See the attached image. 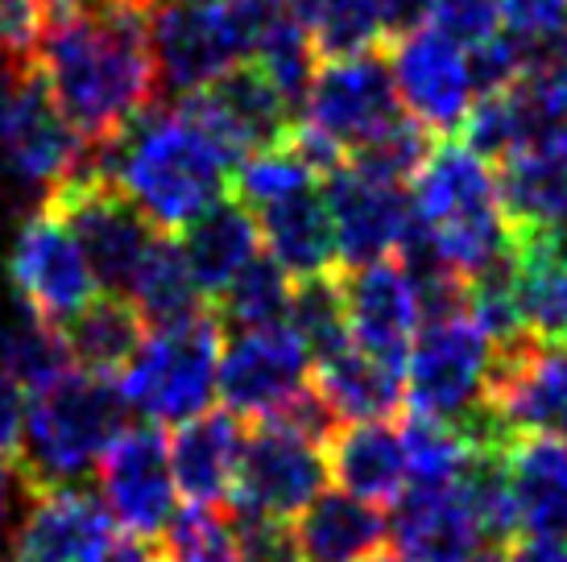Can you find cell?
I'll return each mask as SVG.
<instances>
[{"label":"cell","mask_w":567,"mask_h":562,"mask_svg":"<svg viewBox=\"0 0 567 562\" xmlns=\"http://www.w3.org/2000/svg\"><path fill=\"white\" fill-rule=\"evenodd\" d=\"M261 228V244L278 266L295 281L323 278L340 266V249H336V223H331V207L323 195V183L302 187L295 195H282L274 204L249 207Z\"/></svg>","instance_id":"44dd1931"},{"label":"cell","mask_w":567,"mask_h":562,"mask_svg":"<svg viewBox=\"0 0 567 562\" xmlns=\"http://www.w3.org/2000/svg\"><path fill=\"white\" fill-rule=\"evenodd\" d=\"M369 562H406V559H402L398 550H378V554H373Z\"/></svg>","instance_id":"816d5d0a"},{"label":"cell","mask_w":567,"mask_h":562,"mask_svg":"<svg viewBox=\"0 0 567 562\" xmlns=\"http://www.w3.org/2000/svg\"><path fill=\"white\" fill-rule=\"evenodd\" d=\"M25 385H17L13 376L0 368V464H17L21 438H25Z\"/></svg>","instance_id":"f6af8a7d"},{"label":"cell","mask_w":567,"mask_h":562,"mask_svg":"<svg viewBox=\"0 0 567 562\" xmlns=\"http://www.w3.org/2000/svg\"><path fill=\"white\" fill-rule=\"evenodd\" d=\"M17 488L21 476H17L13 464H0V562H9V550H13V530H17Z\"/></svg>","instance_id":"7dc6e473"},{"label":"cell","mask_w":567,"mask_h":562,"mask_svg":"<svg viewBox=\"0 0 567 562\" xmlns=\"http://www.w3.org/2000/svg\"><path fill=\"white\" fill-rule=\"evenodd\" d=\"M171 447V468L178 497L204 509H228L233 485H237L240 447H245V426L233 409H207L199 418L174 426L166 438Z\"/></svg>","instance_id":"ffe728a7"},{"label":"cell","mask_w":567,"mask_h":562,"mask_svg":"<svg viewBox=\"0 0 567 562\" xmlns=\"http://www.w3.org/2000/svg\"><path fill=\"white\" fill-rule=\"evenodd\" d=\"M133 4H145V9H150V4H154V0H133Z\"/></svg>","instance_id":"db71d44e"},{"label":"cell","mask_w":567,"mask_h":562,"mask_svg":"<svg viewBox=\"0 0 567 562\" xmlns=\"http://www.w3.org/2000/svg\"><path fill=\"white\" fill-rule=\"evenodd\" d=\"M485 397L514 435L567 438V344L526 340L493 352Z\"/></svg>","instance_id":"2e32d148"},{"label":"cell","mask_w":567,"mask_h":562,"mask_svg":"<svg viewBox=\"0 0 567 562\" xmlns=\"http://www.w3.org/2000/svg\"><path fill=\"white\" fill-rule=\"evenodd\" d=\"M100 562H162V550L154 547V542L125 538V542H112V550Z\"/></svg>","instance_id":"681fc988"},{"label":"cell","mask_w":567,"mask_h":562,"mask_svg":"<svg viewBox=\"0 0 567 562\" xmlns=\"http://www.w3.org/2000/svg\"><path fill=\"white\" fill-rule=\"evenodd\" d=\"M249 13H257V17H266V13H282V9H290L295 0H240Z\"/></svg>","instance_id":"f907efd6"},{"label":"cell","mask_w":567,"mask_h":562,"mask_svg":"<svg viewBox=\"0 0 567 562\" xmlns=\"http://www.w3.org/2000/svg\"><path fill=\"white\" fill-rule=\"evenodd\" d=\"M252 63L278 83V92L299 108V121H302V104H307V92H311V83H316L319 54H316V46H311V38H307V30L299 25L295 9L257 17Z\"/></svg>","instance_id":"e575fe53"},{"label":"cell","mask_w":567,"mask_h":562,"mask_svg":"<svg viewBox=\"0 0 567 562\" xmlns=\"http://www.w3.org/2000/svg\"><path fill=\"white\" fill-rule=\"evenodd\" d=\"M302 562H369L390 538V517L381 504L348 497L344 488H323L295 517Z\"/></svg>","instance_id":"4316f807"},{"label":"cell","mask_w":567,"mask_h":562,"mask_svg":"<svg viewBox=\"0 0 567 562\" xmlns=\"http://www.w3.org/2000/svg\"><path fill=\"white\" fill-rule=\"evenodd\" d=\"M178 244H183V257L199 290L212 302L261 257V228L245 199L224 195L220 204H212L204 216H195L178 232Z\"/></svg>","instance_id":"603a6c76"},{"label":"cell","mask_w":567,"mask_h":562,"mask_svg":"<svg viewBox=\"0 0 567 562\" xmlns=\"http://www.w3.org/2000/svg\"><path fill=\"white\" fill-rule=\"evenodd\" d=\"M502 207L514 223L567 228V137L526 145L497 166Z\"/></svg>","instance_id":"f1b7e54d"},{"label":"cell","mask_w":567,"mask_h":562,"mask_svg":"<svg viewBox=\"0 0 567 562\" xmlns=\"http://www.w3.org/2000/svg\"><path fill=\"white\" fill-rule=\"evenodd\" d=\"M328 480L331 476L323 447H311V443L286 435L269 422H252L245 430L228 509L295 521L328 488Z\"/></svg>","instance_id":"4fadbf2b"},{"label":"cell","mask_w":567,"mask_h":562,"mask_svg":"<svg viewBox=\"0 0 567 562\" xmlns=\"http://www.w3.org/2000/svg\"><path fill=\"white\" fill-rule=\"evenodd\" d=\"M311 347L290 323L233 331L220 347V397L237 418L261 422L311 381Z\"/></svg>","instance_id":"5bb4252c"},{"label":"cell","mask_w":567,"mask_h":562,"mask_svg":"<svg viewBox=\"0 0 567 562\" xmlns=\"http://www.w3.org/2000/svg\"><path fill=\"white\" fill-rule=\"evenodd\" d=\"M125 298L137 306V314L145 319V327H154V331L178 327V323H190V319H199V314L212 311V306H207V294L199 290L195 273H190L187 257H183L178 236H171V232L154 236V244L145 252L142 269H137V278H133Z\"/></svg>","instance_id":"4dcf8cb0"},{"label":"cell","mask_w":567,"mask_h":562,"mask_svg":"<svg viewBox=\"0 0 567 562\" xmlns=\"http://www.w3.org/2000/svg\"><path fill=\"white\" fill-rule=\"evenodd\" d=\"M290 9H295L299 25L307 30V38H311L319 63L369 54L385 38L378 0H295Z\"/></svg>","instance_id":"1f68e13d"},{"label":"cell","mask_w":567,"mask_h":562,"mask_svg":"<svg viewBox=\"0 0 567 562\" xmlns=\"http://www.w3.org/2000/svg\"><path fill=\"white\" fill-rule=\"evenodd\" d=\"M50 9L42 0H0V59H33L47 33Z\"/></svg>","instance_id":"7bdbcfd3"},{"label":"cell","mask_w":567,"mask_h":562,"mask_svg":"<svg viewBox=\"0 0 567 562\" xmlns=\"http://www.w3.org/2000/svg\"><path fill=\"white\" fill-rule=\"evenodd\" d=\"M323 195H328L331 223H336L340 269L398 257L410 223H414V204L398 183L340 166L323 178Z\"/></svg>","instance_id":"9a60e30c"},{"label":"cell","mask_w":567,"mask_h":562,"mask_svg":"<svg viewBox=\"0 0 567 562\" xmlns=\"http://www.w3.org/2000/svg\"><path fill=\"white\" fill-rule=\"evenodd\" d=\"M493 344L473 314L423 323L406 356V402L414 414L456 422L464 409L485 402Z\"/></svg>","instance_id":"ba28073f"},{"label":"cell","mask_w":567,"mask_h":562,"mask_svg":"<svg viewBox=\"0 0 567 562\" xmlns=\"http://www.w3.org/2000/svg\"><path fill=\"white\" fill-rule=\"evenodd\" d=\"M178 108L216 140V149L233 162V170L245 157L286 145L290 133L299 128V108L278 92V83L252 59L224 71L204 92L178 100Z\"/></svg>","instance_id":"52a82bcc"},{"label":"cell","mask_w":567,"mask_h":562,"mask_svg":"<svg viewBox=\"0 0 567 562\" xmlns=\"http://www.w3.org/2000/svg\"><path fill=\"white\" fill-rule=\"evenodd\" d=\"M59 331L80 373L112 376V381L125 373L128 360L145 344V319L137 306L125 294H104V290Z\"/></svg>","instance_id":"f546056e"},{"label":"cell","mask_w":567,"mask_h":562,"mask_svg":"<svg viewBox=\"0 0 567 562\" xmlns=\"http://www.w3.org/2000/svg\"><path fill=\"white\" fill-rule=\"evenodd\" d=\"M38 83V63L33 59H0V154H4V140L13 133L17 116L25 95Z\"/></svg>","instance_id":"ee69618b"},{"label":"cell","mask_w":567,"mask_h":562,"mask_svg":"<svg viewBox=\"0 0 567 562\" xmlns=\"http://www.w3.org/2000/svg\"><path fill=\"white\" fill-rule=\"evenodd\" d=\"M257 13L240 0H154L150 4V50L162 95L204 92L224 71L252 59Z\"/></svg>","instance_id":"5b68a950"},{"label":"cell","mask_w":567,"mask_h":562,"mask_svg":"<svg viewBox=\"0 0 567 562\" xmlns=\"http://www.w3.org/2000/svg\"><path fill=\"white\" fill-rule=\"evenodd\" d=\"M410 204L414 216L426 228L447 223V219H464L488 207H502V178L497 166L485 162L473 145L464 140H443L435 145L419 174L410 178Z\"/></svg>","instance_id":"7402d4cb"},{"label":"cell","mask_w":567,"mask_h":562,"mask_svg":"<svg viewBox=\"0 0 567 562\" xmlns=\"http://www.w3.org/2000/svg\"><path fill=\"white\" fill-rule=\"evenodd\" d=\"M100 500L112 525L137 542H162L178 513V485H174L171 447L158 426L125 430L100 459Z\"/></svg>","instance_id":"8fae6325"},{"label":"cell","mask_w":567,"mask_h":562,"mask_svg":"<svg viewBox=\"0 0 567 562\" xmlns=\"http://www.w3.org/2000/svg\"><path fill=\"white\" fill-rule=\"evenodd\" d=\"M121 393L145 426L174 430L212 409L220 393V323L207 311L190 323L150 331L121 376Z\"/></svg>","instance_id":"277c9868"},{"label":"cell","mask_w":567,"mask_h":562,"mask_svg":"<svg viewBox=\"0 0 567 562\" xmlns=\"http://www.w3.org/2000/svg\"><path fill=\"white\" fill-rule=\"evenodd\" d=\"M497 4L505 30L518 33L535 50V66L567 50V0H497Z\"/></svg>","instance_id":"ab89813d"},{"label":"cell","mask_w":567,"mask_h":562,"mask_svg":"<svg viewBox=\"0 0 567 562\" xmlns=\"http://www.w3.org/2000/svg\"><path fill=\"white\" fill-rule=\"evenodd\" d=\"M502 562H567V542H538V538H526V542L505 550Z\"/></svg>","instance_id":"c3c4849f"},{"label":"cell","mask_w":567,"mask_h":562,"mask_svg":"<svg viewBox=\"0 0 567 562\" xmlns=\"http://www.w3.org/2000/svg\"><path fill=\"white\" fill-rule=\"evenodd\" d=\"M340 285H344L352 347H361L369 356L406 373L410 344L423 327V314H419V298H414V285H410L402 261L385 257L373 266L340 269Z\"/></svg>","instance_id":"ac0fdd59"},{"label":"cell","mask_w":567,"mask_h":562,"mask_svg":"<svg viewBox=\"0 0 567 562\" xmlns=\"http://www.w3.org/2000/svg\"><path fill=\"white\" fill-rule=\"evenodd\" d=\"M473 562H502V554H497V547H485Z\"/></svg>","instance_id":"f5cc1de1"},{"label":"cell","mask_w":567,"mask_h":562,"mask_svg":"<svg viewBox=\"0 0 567 562\" xmlns=\"http://www.w3.org/2000/svg\"><path fill=\"white\" fill-rule=\"evenodd\" d=\"M460 497L485 533V547H502L518 530L514 509V485H509V447L505 451H473L460 471Z\"/></svg>","instance_id":"d590c367"},{"label":"cell","mask_w":567,"mask_h":562,"mask_svg":"<svg viewBox=\"0 0 567 562\" xmlns=\"http://www.w3.org/2000/svg\"><path fill=\"white\" fill-rule=\"evenodd\" d=\"M402 447H406L410 485H456L473 455L452 422L426 418V414H410L402 422Z\"/></svg>","instance_id":"74e56055"},{"label":"cell","mask_w":567,"mask_h":562,"mask_svg":"<svg viewBox=\"0 0 567 562\" xmlns=\"http://www.w3.org/2000/svg\"><path fill=\"white\" fill-rule=\"evenodd\" d=\"M112 542L109 509L87 488L25 492L9 562H100Z\"/></svg>","instance_id":"e0dca14e"},{"label":"cell","mask_w":567,"mask_h":562,"mask_svg":"<svg viewBox=\"0 0 567 562\" xmlns=\"http://www.w3.org/2000/svg\"><path fill=\"white\" fill-rule=\"evenodd\" d=\"M381 4V25H385V38L394 42L402 33L419 30L431 21V4L435 0H378Z\"/></svg>","instance_id":"bcb514c9"},{"label":"cell","mask_w":567,"mask_h":562,"mask_svg":"<svg viewBox=\"0 0 567 562\" xmlns=\"http://www.w3.org/2000/svg\"><path fill=\"white\" fill-rule=\"evenodd\" d=\"M0 368L13 376L17 385H25L33 393L54 385L75 364H71L63 331L50 327L47 319H38L33 311L21 306V311H13L0 323Z\"/></svg>","instance_id":"836d02e7"},{"label":"cell","mask_w":567,"mask_h":562,"mask_svg":"<svg viewBox=\"0 0 567 562\" xmlns=\"http://www.w3.org/2000/svg\"><path fill=\"white\" fill-rule=\"evenodd\" d=\"M47 207L80 240L92 278L104 294H128L158 228L112 178L80 174L47 195Z\"/></svg>","instance_id":"8992f818"},{"label":"cell","mask_w":567,"mask_h":562,"mask_svg":"<svg viewBox=\"0 0 567 562\" xmlns=\"http://www.w3.org/2000/svg\"><path fill=\"white\" fill-rule=\"evenodd\" d=\"M128 402L121 381L71 368L47 389H33L25 409V438L17 455V476L25 492L80 488L109 447L125 435Z\"/></svg>","instance_id":"3957f363"},{"label":"cell","mask_w":567,"mask_h":562,"mask_svg":"<svg viewBox=\"0 0 567 562\" xmlns=\"http://www.w3.org/2000/svg\"><path fill=\"white\" fill-rule=\"evenodd\" d=\"M406 112L398 100L390 59L378 50L319 63L316 83L302 104V125L331 140L340 157H348L357 145L378 137L381 128H390Z\"/></svg>","instance_id":"9c48e42d"},{"label":"cell","mask_w":567,"mask_h":562,"mask_svg":"<svg viewBox=\"0 0 567 562\" xmlns=\"http://www.w3.org/2000/svg\"><path fill=\"white\" fill-rule=\"evenodd\" d=\"M522 323L538 344H567V228L514 223Z\"/></svg>","instance_id":"cb8c5ba5"},{"label":"cell","mask_w":567,"mask_h":562,"mask_svg":"<svg viewBox=\"0 0 567 562\" xmlns=\"http://www.w3.org/2000/svg\"><path fill=\"white\" fill-rule=\"evenodd\" d=\"M311 385L323 393L340 422H390L406 402V373L361 347L316 360Z\"/></svg>","instance_id":"83f0119b"},{"label":"cell","mask_w":567,"mask_h":562,"mask_svg":"<svg viewBox=\"0 0 567 562\" xmlns=\"http://www.w3.org/2000/svg\"><path fill=\"white\" fill-rule=\"evenodd\" d=\"M162 562H240L237 530L228 509L187 504L178 509L171 530L162 533Z\"/></svg>","instance_id":"f35d334b"},{"label":"cell","mask_w":567,"mask_h":562,"mask_svg":"<svg viewBox=\"0 0 567 562\" xmlns=\"http://www.w3.org/2000/svg\"><path fill=\"white\" fill-rule=\"evenodd\" d=\"M385 59H390L398 100H402V112L410 121H419L431 137H452L464 128L476 104L468 50L456 46L452 38H443L426 21L419 30L394 38Z\"/></svg>","instance_id":"30bf717a"},{"label":"cell","mask_w":567,"mask_h":562,"mask_svg":"<svg viewBox=\"0 0 567 562\" xmlns=\"http://www.w3.org/2000/svg\"><path fill=\"white\" fill-rule=\"evenodd\" d=\"M9 281L21 306L47 319L50 327L71 323L100 290L80 240L50 207L25 219V228L17 232L13 252H9Z\"/></svg>","instance_id":"7c38bea8"},{"label":"cell","mask_w":567,"mask_h":562,"mask_svg":"<svg viewBox=\"0 0 567 562\" xmlns=\"http://www.w3.org/2000/svg\"><path fill=\"white\" fill-rule=\"evenodd\" d=\"M290 327L299 331L302 344L311 347V356H316V360H328V356H336V352L352 347L340 273H323V278L295 281Z\"/></svg>","instance_id":"8d00e7d4"},{"label":"cell","mask_w":567,"mask_h":562,"mask_svg":"<svg viewBox=\"0 0 567 562\" xmlns=\"http://www.w3.org/2000/svg\"><path fill=\"white\" fill-rule=\"evenodd\" d=\"M228 513H233V509H228ZM233 530H237L240 562H302L295 521L233 513Z\"/></svg>","instance_id":"b9f144b4"},{"label":"cell","mask_w":567,"mask_h":562,"mask_svg":"<svg viewBox=\"0 0 567 562\" xmlns=\"http://www.w3.org/2000/svg\"><path fill=\"white\" fill-rule=\"evenodd\" d=\"M390 538L406 562H473L485 533L456 485H410L394 500Z\"/></svg>","instance_id":"d6986e66"},{"label":"cell","mask_w":567,"mask_h":562,"mask_svg":"<svg viewBox=\"0 0 567 562\" xmlns=\"http://www.w3.org/2000/svg\"><path fill=\"white\" fill-rule=\"evenodd\" d=\"M95 174L125 190L158 232H183L233 195L237 170L183 108H150L121 137L95 145Z\"/></svg>","instance_id":"7a4b0ae2"},{"label":"cell","mask_w":567,"mask_h":562,"mask_svg":"<svg viewBox=\"0 0 567 562\" xmlns=\"http://www.w3.org/2000/svg\"><path fill=\"white\" fill-rule=\"evenodd\" d=\"M290 302H295V278L269 252H261L220 298H212V314L220 327L233 331L278 327L290 323Z\"/></svg>","instance_id":"d6a6232c"},{"label":"cell","mask_w":567,"mask_h":562,"mask_svg":"<svg viewBox=\"0 0 567 562\" xmlns=\"http://www.w3.org/2000/svg\"><path fill=\"white\" fill-rule=\"evenodd\" d=\"M431 25L464 50L485 46L488 38H497L505 30L497 0H435L431 4Z\"/></svg>","instance_id":"60d3db41"},{"label":"cell","mask_w":567,"mask_h":562,"mask_svg":"<svg viewBox=\"0 0 567 562\" xmlns=\"http://www.w3.org/2000/svg\"><path fill=\"white\" fill-rule=\"evenodd\" d=\"M328 476L348 497L390 504L410 488L402 430L390 422H348L328 443Z\"/></svg>","instance_id":"d4e9b609"},{"label":"cell","mask_w":567,"mask_h":562,"mask_svg":"<svg viewBox=\"0 0 567 562\" xmlns=\"http://www.w3.org/2000/svg\"><path fill=\"white\" fill-rule=\"evenodd\" d=\"M509 485H514L518 530L538 542H567V438H514Z\"/></svg>","instance_id":"484cf974"},{"label":"cell","mask_w":567,"mask_h":562,"mask_svg":"<svg viewBox=\"0 0 567 562\" xmlns=\"http://www.w3.org/2000/svg\"><path fill=\"white\" fill-rule=\"evenodd\" d=\"M38 75L50 104L87 145L121 137L158 108V66L150 50V9L133 0H75L50 13Z\"/></svg>","instance_id":"6da1fadb"}]
</instances>
